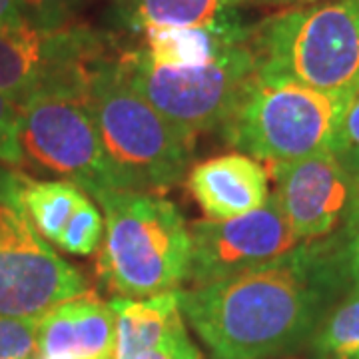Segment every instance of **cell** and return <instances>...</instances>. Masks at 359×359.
Masks as SVG:
<instances>
[{
	"label": "cell",
	"mask_w": 359,
	"mask_h": 359,
	"mask_svg": "<svg viewBox=\"0 0 359 359\" xmlns=\"http://www.w3.org/2000/svg\"><path fill=\"white\" fill-rule=\"evenodd\" d=\"M332 152L351 178L359 176V92L347 102Z\"/></svg>",
	"instance_id": "obj_21"
},
{
	"label": "cell",
	"mask_w": 359,
	"mask_h": 359,
	"mask_svg": "<svg viewBox=\"0 0 359 359\" xmlns=\"http://www.w3.org/2000/svg\"><path fill=\"white\" fill-rule=\"evenodd\" d=\"M88 100L122 190L162 192L188 174L194 140L130 86L118 54L108 52L92 65Z\"/></svg>",
	"instance_id": "obj_3"
},
{
	"label": "cell",
	"mask_w": 359,
	"mask_h": 359,
	"mask_svg": "<svg viewBox=\"0 0 359 359\" xmlns=\"http://www.w3.org/2000/svg\"><path fill=\"white\" fill-rule=\"evenodd\" d=\"M316 359H359V287L327 309L311 335Z\"/></svg>",
	"instance_id": "obj_18"
},
{
	"label": "cell",
	"mask_w": 359,
	"mask_h": 359,
	"mask_svg": "<svg viewBox=\"0 0 359 359\" xmlns=\"http://www.w3.org/2000/svg\"><path fill=\"white\" fill-rule=\"evenodd\" d=\"M114 358L138 359L144 353L186 337L178 290L148 297H112Z\"/></svg>",
	"instance_id": "obj_14"
},
{
	"label": "cell",
	"mask_w": 359,
	"mask_h": 359,
	"mask_svg": "<svg viewBox=\"0 0 359 359\" xmlns=\"http://www.w3.org/2000/svg\"><path fill=\"white\" fill-rule=\"evenodd\" d=\"M106 52V40L88 26L42 28L18 16L0 25V94L20 106L42 84L90 66Z\"/></svg>",
	"instance_id": "obj_10"
},
{
	"label": "cell",
	"mask_w": 359,
	"mask_h": 359,
	"mask_svg": "<svg viewBox=\"0 0 359 359\" xmlns=\"http://www.w3.org/2000/svg\"><path fill=\"white\" fill-rule=\"evenodd\" d=\"M138 50L154 66L192 68L214 62L222 54L250 40L252 26L236 14L228 20L208 26H166L144 30Z\"/></svg>",
	"instance_id": "obj_15"
},
{
	"label": "cell",
	"mask_w": 359,
	"mask_h": 359,
	"mask_svg": "<svg viewBox=\"0 0 359 359\" xmlns=\"http://www.w3.org/2000/svg\"><path fill=\"white\" fill-rule=\"evenodd\" d=\"M104 238V218L100 210L88 198L78 205L68 219L62 236L56 244L74 256H92Z\"/></svg>",
	"instance_id": "obj_19"
},
{
	"label": "cell",
	"mask_w": 359,
	"mask_h": 359,
	"mask_svg": "<svg viewBox=\"0 0 359 359\" xmlns=\"http://www.w3.org/2000/svg\"><path fill=\"white\" fill-rule=\"evenodd\" d=\"M339 244V264L347 290L359 287V228L351 233H335Z\"/></svg>",
	"instance_id": "obj_24"
},
{
	"label": "cell",
	"mask_w": 359,
	"mask_h": 359,
	"mask_svg": "<svg viewBox=\"0 0 359 359\" xmlns=\"http://www.w3.org/2000/svg\"><path fill=\"white\" fill-rule=\"evenodd\" d=\"M8 196L18 204L40 236L58 242L68 219L86 198L78 186L65 180H34L22 172H11Z\"/></svg>",
	"instance_id": "obj_16"
},
{
	"label": "cell",
	"mask_w": 359,
	"mask_h": 359,
	"mask_svg": "<svg viewBox=\"0 0 359 359\" xmlns=\"http://www.w3.org/2000/svg\"><path fill=\"white\" fill-rule=\"evenodd\" d=\"M90 66L50 80L18 106L22 166L56 176L98 200L122 190L88 100Z\"/></svg>",
	"instance_id": "obj_5"
},
{
	"label": "cell",
	"mask_w": 359,
	"mask_h": 359,
	"mask_svg": "<svg viewBox=\"0 0 359 359\" xmlns=\"http://www.w3.org/2000/svg\"><path fill=\"white\" fill-rule=\"evenodd\" d=\"M18 11L32 25L42 28H60L72 22V0H16Z\"/></svg>",
	"instance_id": "obj_23"
},
{
	"label": "cell",
	"mask_w": 359,
	"mask_h": 359,
	"mask_svg": "<svg viewBox=\"0 0 359 359\" xmlns=\"http://www.w3.org/2000/svg\"><path fill=\"white\" fill-rule=\"evenodd\" d=\"M192 287L256 269L302 244L276 196L262 208L230 219H198L190 226Z\"/></svg>",
	"instance_id": "obj_9"
},
{
	"label": "cell",
	"mask_w": 359,
	"mask_h": 359,
	"mask_svg": "<svg viewBox=\"0 0 359 359\" xmlns=\"http://www.w3.org/2000/svg\"><path fill=\"white\" fill-rule=\"evenodd\" d=\"M268 170L256 158L233 152L196 164L186 184L208 219H230L268 202Z\"/></svg>",
	"instance_id": "obj_13"
},
{
	"label": "cell",
	"mask_w": 359,
	"mask_h": 359,
	"mask_svg": "<svg viewBox=\"0 0 359 359\" xmlns=\"http://www.w3.org/2000/svg\"><path fill=\"white\" fill-rule=\"evenodd\" d=\"M347 287L337 236L222 282L178 290L180 309L214 359H264L309 339Z\"/></svg>",
	"instance_id": "obj_1"
},
{
	"label": "cell",
	"mask_w": 359,
	"mask_h": 359,
	"mask_svg": "<svg viewBox=\"0 0 359 359\" xmlns=\"http://www.w3.org/2000/svg\"><path fill=\"white\" fill-rule=\"evenodd\" d=\"M316 0H231V4L238 8L240 4H273V6H290V4H309Z\"/></svg>",
	"instance_id": "obj_28"
},
{
	"label": "cell",
	"mask_w": 359,
	"mask_h": 359,
	"mask_svg": "<svg viewBox=\"0 0 359 359\" xmlns=\"http://www.w3.org/2000/svg\"><path fill=\"white\" fill-rule=\"evenodd\" d=\"M86 290L80 269L46 244L25 210L0 198V316L40 320Z\"/></svg>",
	"instance_id": "obj_8"
},
{
	"label": "cell",
	"mask_w": 359,
	"mask_h": 359,
	"mask_svg": "<svg viewBox=\"0 0 359 359\" xmlns=\"http://www.w3.org/2000/svg\"><path fill=\"white\" fill-rule=\"evenodd\" d=\"M347 98L256 72L222 124L231 148L266 164L332 150Z\"/></svg>",
	"instance_id": "obj_6"
},
{
	"label": "cell",
	"mask_w": 359,
	"mask_h": 359,
	"mask_svg": "<svg viewBox=\"0 0 359 359\" xmlns=\"http://www.w3.org/2000/svg\"><path fill=\"white\" fill-rule=\"evenodd\" d=\"M256 72L351 100L359 92V0L309 2L252 26Z\"/></svg>",
	"instance_id": "obj_4"
},
{
	"label": "cell",
	"mask_w": 359,
	"mask_h": 359,
	"mask_svg": "<svg viewBox=\"0 0 359 359\" xmlns=\"http://www.w3.org/2000/svg\"><path fill=\"white\" fill-rule=\"evenodd\" d=\"M18 16H22L18 11V2L16 0H0V25L16 20Z\"/></svg>",
	"instance_id": "obj_27"
},
{
	"label": "cell",
	"mask_w": 359,
	"mask_h": 359,
	"mask_svg": "<svg viewBox=\"0 0 359 359\" xmlns=\"http://www.w3.org/2000/svg\"><path fill=\"white\" fill-rule=\"evenodd\" d=\"M96 202L104 208L96 273L110 294L148 297L188 280L192 236L178 205L136 190H112Z\"/></svg>",
	"instance_id": "obj_2"
},
{
	"label": "cell",
	"mask_w": 359,
	"mask_h": 359,
	"mask_svg": "<svg viewBox=\"0 0 359 359\" xmlns=\"http://www.w3.org/2000/svg\"><path fill=\"white\" fill-rule=\"evenodd\" d=\"M114 313L94 290L52 308L39 321L36 359H112Z\"/></svg>",
	"instance_id": "obj_12"
},
{
	"label": "cell",
	"mask_w": 359,
	"mask_h": 359,
	"mask_svg": "<svg viewBox=\"0 0 359 359\" xmlns=\"http://www.w3.org/2000/svg\"><path fill=\"white\" fill-rule=\"evenodd\" d=\"M138 359H202V353L194 346L190 335H186L176 341H170L166 346L152 349Z\"/></svg>",
	"instance_id": "obj_25"
},
{
	"label": "cell",
	"mask_w": 359,
	"mask_h": 359,
	"mask_svg": "<svg viewBox=\"0 0 359 359\" xmlns=\"http://www.w3.org/2000/svg\"><path fill=\"white\" fill-rule=\"evenodd\" d=\"M238 11L231 0H128L126 22L144 32L166 26H208L228 20Z\"/></svg>",
	"instance_id": "obj_17"
},
{
	"label": "cell",
	"mask_w": 359,
	"mask_h": 359,
	"mask_svg": "<svg viewBox=\"0 0 359 359\" xmlns=\"http://www.w3.org/2000/svg\"><path fill=\"white\" fill-rule=\"evenodd\" d=\"M359 228V176L351 182V196H349V204L346 210V218L339 228V233H351Z\"/></svg>",
	"instance_id": "obj_26"
},
{
	"label": "cell",
	"mask_w": 359,
	"mask_h": 359,
	"mask_svg": "<svg viewBox=\"0 0 359 359\" xmlns=\"http://www.w3.org/2000/svg\"><path fill=\"white\" fill-rule=\"evenodd\" d=\"M118 66L146 102L182 134L196 140L198 134L222 128L256 74V56L248 40L204 66H154L138 48L120 52Z\"/></svg>",
	"instance_id": "obj_7"
},
{
	"label": "cell",
	"mask_w": 359,
	"mask_h": 359,
	"mask_svg": "<svg viewBox=\"0 0 359 359\" xmlns=\"http://www.w3.org/2000/svg\"><path fill=\"white\" fill-rule=\"evenodd\" d=\"M268 176L276 182V200L299 242L332 236L346 218L351 182L332 150L294 162H271Z\"/></svg>",
	"instance_id": "obj_11"
},
{
	"label": "cell",
	"mask_w": 359,
	"mask_h": 359,
	"mask_svg": "<svg viewBox=\"0 0 359 359\" xmlns=\"http://www.w3.org/2000/svg\"><path fill=\"white\" fill-rule=\"evenodd\" d=\"M18 122V106L0 94V162L6 166H22Z\"/></svg>",
	"instance_id": "obj_22"
},
{
	"label": "cell",
	"mask_w": 359,
	"mask_h": 359,
	"mask_svg": "<svg viewBox=\"0 0 359 359\" xmlns=\"http://www.w3.org/2000/svg\"><path fill=\"white\" fill-rule=\"evenodd\" d=\"M39 321L36 318L0 316V359H36Z\"/></svg>",
	"instance_id": "obj_20"
}]
</instances>
